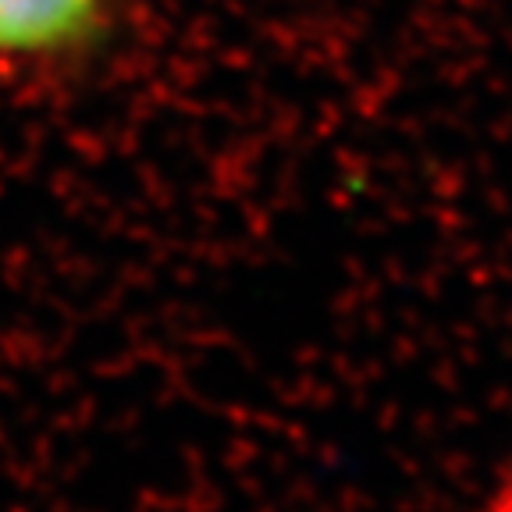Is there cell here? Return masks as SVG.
I'll list each match as a JSON object with an SVG mask.
<instances>
[{"label":"cell","mask_w":512,"mask_h":512,"mask_svg":"<svg viewBox=\"0 0 512 512\" xmlns=\"http://www.w3.org/2000/svg\"><path fill=\"white\" fill-rule=\"evenodd\" d=\"M111 0H0V57L57 61L104 32Z\"/></svg>","instance_id":"1"}]
</instances>
